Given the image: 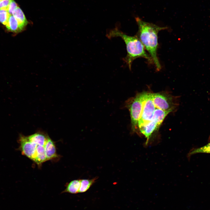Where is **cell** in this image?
<instances>
[{"label":"cell","instance_id":"obj_7","mask_svg":"<svg viewBox=\"0 0 210 210\" xmlns=\"http://www.w3.org/2000/svg\"><path fill=\"white\" fill-rule=\"evenodd\" d=\"M18 141L20 144L19 149L22 154L35 162L37 145L30 141L27 136L22 134L20 135Z\"/></svg>","mask_w":210,"mask_h":210},{"label":"cell","instance_id":"obj_13","mask_svg":"<svg viewBox=\"0 0 210 210\" xmlns=\"http://www.w3.org/2000/svg\"><path fill=\"white\" fill-rule=\"evenodd\" d=\"M80 184V179L73 180L68 184L63 192H67L74 194L78 193Z\"/></svg>","mask_w":210,"mask_h":210},{"label":"cell","instance_id":"obj_2","mask_svg":"<svg viewBox=\"0 0 210 210\" xmlns=\"http://www.w3.org/2000/svg\"><path fill=\"white\" fill-rule=\"evenodd\" d=\"M106 36L109 39L119 37L124 41L126 46L127 54L123 60L130 70L133 61L139 57L145 58L150 63L153 62L150 56L146 51L144 45L136 36L128 35L116 27L110 30Z\"/></svg>","mask_w":210,"mask_h":210},{"label":"cell","instance_id":"obj_12","mask_svg":"<svg viewBox=\"0 0 210 210\" xmlns=\"http://www.w3.org/2000/svg\"><path fill=\"white\" fill-rule=\"evenodd\" d=\"M46 155L45 146L37 145L36 148V157L35 162L40 164L47 161Z\"/></svg>","mask_w":210,"mask_h":210},{"label":"cell","instance_id":"obj_20","mask_svg":"<svg viewBox=\"0 0 210 210\" xmlns=\"http://www.w3.org/2000/svg\"></svg>","mask_w":210,"mask_h":210},{"label":"cell","instance_id":"obj_6","mask_svg":"<svg viewBox=\"0 0 210 210\" xmlns=\"http://www.w3.org/2000/svg\"><path fill=\"white\" fill-rule=\"evenodd\" d=\"M151 94L152 100L156 108L171 112L174 109L175 105L173 98L170 96L159 93Z\"/></svg>","mask_w":210,"mask_h":210},{"label":"cell","instance_id":"obj_15","mask_svg":"<svg viewBox=\"0 0 210 210\" xmlns=\"http://www.w3.org/2000/svg\"><path fill=\"white\" fill-rule=\"evenodd\" d=\"M200 153H210V142L202 147L193 148L190 151L188 156Z\"/></svg>","mask_w":210,"mask_h":210},{"label":"cell","instance_id":"obj_17","mask_svg":"<svg viewBox=\"0 0 210 210\" xmlns=\"http://www.w3.org/2000/svg\"><path fill=\"white\" fill-rule=\"evenodd\" d=\"M18 7L17 4L14 0H11L9 5L8 11L9 14L12 15L13 11Z\"/></svg>","mask_w":210,"mask_h":210},{"label":"cell","instance_id":"obj_14","mask_svg":"<svg viewBox=\"0 0 210 210\" xmlns=\"http://www.w3.org/2000/svg\"><path fill=\"white\" fill-rule=\"evenodd\" d=\"M96 179V178L91 179H80V184L78 193H83L87 191Z\"/></svg>","mask_w":210,"mask_h":210},{"label":"cell","instance_id":"obj_16","mask_svg":"<svg viewBox=\"0 0 210 210\" xmlns=\"http://www.w3.org/2000/svg\"><path fill=\"white\" fill-rule=\"evenodd\" d=\"M10 15L7 10L0 9V22L3 24L6 25Z\"/></svg>","mask_w":210,"mask_h":210},{"label":"cell","instance_id":"obj_18","mask_svg":"<svg viewBox=\"0 0 210 210\" xmlns=\"http://www.w3.org/2000/svg\"><path fill=\"white\" fill-rule=\"evenodd\" d=\"M11 1V0H1L0 2V9H4L8 10Z\"/></svg>","mask_w":210,"mask_h":210},{"label":"cell","instance_id":"obj_19","mask_svg":"<svg viewBox=\"0 0 210 210\" xmlns=\"http://www.w3.org/2000/svg\"><path fill=\"white\" fill-rule=\"evenodd\" d=\"M1 1V0H0V2Z\"/></svg>","mask_w":210,"mask_h":210},{"label":"cell","instance_id":"obj_4","mask_svg":"<svg viewBox=\"0 0 210 210\" xmlns=\"http://www.w3.org/2000/svg\"><path fill=\"white\" fill-rule=\"evenodd\" d=\"M144 93L138 94L127 103V107L130 113L132 129L135 132L138 127L143 107Z\"/></svg>","mask_w":210,"mask_h":210},{"label":"cell","instance_id":"obj_8","mask_svg":"<svg viewBox=\"0 0 210 210\" xmlns=\"http://www.w3.org/2000/svg\"><path fill=\"white\" fill-rule=\"evenodd\" d=\"M45 148L48 160L57 157L55 144L49 136L48 137L45 145Z\"/></svg>","mask_w":210,"mask_h":210},{"label":"cell","instance_id":"obj_3","mask_svg":"<svg viewBox=\"0 0 210 210\" xmlns=\"http://www.w3.org/2000/svg\"><path fill=\"white\" fill-rule=\"evenodd\" d=\"M171 112L156 109L151 120L139 130L146 138V145L148 144L152 134L158 129L165 118Z\"/></svg>","mask_w":210,"mask_h":210},{"label":"cell","instance_id":"obj_10","mask_svg":"<svg viewBox=\"0 0 210 210\" xmlns=\"http://www.w3.org/2000/svg\"><path fill=\"white\" fill-rule=\"evenodd\" d=\"M12 15L17 20L22 30L28 23L25 16L21 9L19 7L13 11Z\"/></svg>","mask_w":210,"mask_h":210},{"label":"cell","instance_id":"obj_9","mask_svg":"<svg viewBox=\"0 0 210 210\" xmlns=\"http://www.w3.org/2000/svg\"><path fill=\"white\" fill-rule=\"evenodd\" d=\"M48 136L44 133L38 132L27 137L31 142L37 145L44 146Z\"/></svg>","mask_w":210,"mask_h":210},{"label":"cell","instance_id":"obj_11","mask_svg":"<svg viewBox=\"0 0 210 210\" xmlns=\"http://www.w3.org/2000/svg\"><path fill=\"white\" fill-rule=\"evenodd\" d=\"M6 25L8 30L13 32L17 33L22 31L17 20L13 15H10Z\"/></svg>","mask_w":210,"mask_h":210},{"label":"cell","instance_id":"obj_5","mask_svg":"<svg viewBox=\"0 0 210 210\" xmlns=\"http://www.w3.org/2000/svg\"><path fill=\"white\" fill-rule=\"evenodd\" d=\"M151 94L144 93L142 111L138 124L139 130L151 120L155 109Z\"/></svg>","mask_w":210,"mask_h":210},{"label":"cell","instance_id":"obj_1","mask_svg":"<svg viewBox=\"0 0 210 210\" xmlns=\"http://www.w3.org/2000/svg\"><path fill=\"white\" fill-rule=\"evenodd\" d=\"M138 26V31L136 36L141 41L148 51L154 64L157 71H159L161 66L157 55L158 48V33L167 28L160 27L154 24L147 22L138 17L135 18Z\"/></svg>","mask_w":210,"mask_h":210}]
</instances>
